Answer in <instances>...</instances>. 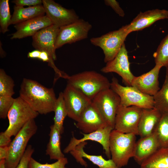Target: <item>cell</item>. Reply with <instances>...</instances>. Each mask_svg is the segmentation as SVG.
I'll use <instances>...</instances> for the list:
<instances>
[{
    "label": "cell",
    "mask_w": 168,
    "mask_h": 168,
    "mask_svg": "<svg viewBox=\"0 0 168 168\" xmlns=\"http://www.w3.org/2000/svg\"><path fill=\"white\" fill-rule=\"evenodd\" d=\"M20 96L39 114L54 112L57 98L53 88H48L36 81L24 78L20 86Z\"/></svg>",
    "instance_id": "obj_1"
},
{
    "label": "cell",
    "mask_w": 168,
    "mask_h": 168,
    "mask_svg": "<svg viewBox=\"0 0 168 168\" xmlns=\"http://www.w3.org/2000/svg\"><path fill=\"white\" fill-rule=\"evenodd\" d=\"M67 85L77 88L92 100L100 92L110 88L108 79L94 71H86L68 76Z\"/></svg>",
    "instance_id": "obj_2"
},
{
    "label": "cell",
    "mask_w": 168,
    "mask_h": 168,
    "mask_svg": "<svg viewBox=\"0 0 168 168\" xmlns=\"http://www.w3.org/2000/svg\"><path fill=\"white\" fill-rule=\"evenodd\" d=\"M136 135L120 132L115 129L111 131L110 139V150L111 159L121 168L126 166L133 157L136 142Z\"/></svg>",
    "instance_id": "obj_3"
},
{
    "label": "cell",
    "mask_w": 168,
    "mask_h": 168,
    "mask_svg": "<svg viewBox=\"0 0 168 168\" xmlns=\"http://www.w3.org/2000/svg\"><path fill=\"white\" fill-rule=\"evenodd\" d=\"M37 126L34 119L28 121L15 136L9 146L6 168H16L27 147L30 139L37 132Z\"/></svg>",
    "instance_id": "obj_4"
},
{
    "label": "cell",
    "mask_w": 168,
    "mask_h": 168,
    "mask_svg": "<svg viewBox=\"0 0 168 168\" xmlns=\"http://www.w3.org/2000/svg\"><path fill=\"white\" fill-rule=\"evenodd\" d=\"M130 33L127 24L118 30L110 31L100 36L92 38L90 41L92 44L102 49L104 55V61L107 63L115 58Z\"/></svg>",
    "instance_id": "obj_5"
},
{
    "label": "cell",
    "mask_w": 168,
    "mask_h": 168,
    "mask_svg": "<svg viewBox=\"0 0 168 168\" xmlns=\"http://www.w3.org/2000/svg\"><path fill=\"white\" fill-rule=\"evenodd\" d=\"M39 114L20 96L15 98L8 114L9 125L4 133L10 138L16 136L28 121Z\"/></svg>",
    "instance_id": "obj_6"
},
{
    "label": "cell",
    "mask_w": 168,
    "mask_h": 168,
    "mask_svg": "<svg viewBox=\"0 0 168 168\" xmlns=\"http://www.w3.org/2000/svg\"><path fill=\"white\" fill-rule=\"evenodd\" d=\"M110 88L120 97V106H134L147 109L154 108L153 96L145 94L132 86H123L115 77L112 79Z\"/></svg>",
    "instance_id": "obj_7"
},
{
    "label": "cell",
    "mask_w": 168,
    "mask_h": 168,
    "mask_svg": "<svg viewBox=\"0 0 168 168\" xmlns=\"http://www.w3.org/2000/svg\"><path fill=\"white\" fill-rule=\"evenodd\" d=\"M107 125L114 129L116 113L120 103L119 95L110 88L101 91L92 100Z\"/></svg>",
    "instance_id": "obj_8"
},
{
    "label": "cell",
    "mask_w": 168,
    "mask_h": 168,
    "mask_svg": "<svg viewBox=\"0 0 168 168\" xmlns=\"http://www.w3.org/2000/svg\"><path fill=\"white\" fill-rule=\"evenodd\" d=\"M92 25L82 19L59 28L55 44L56 49L87 38Z\"/></svg>",
    "instance_id": "obj_9"
},
{
    "label": "cell",
    "mask_w": 168,
    "mask_h": 168,
    "mask_svg": "<svg viewBox=\"0 0 168 168\" xmlns=\"http://www.w3.org/2000/svg\"><path fill=\"white\" fill-rule=\"evenodd\" d=\"M142 109L134 106H119L117 111L114 129L123 133L138 135V125Z\"/></svg>",
    "instance_id": "obj_10"
},
{
    "label": "cell",
    "mask_w": 168,
    "mask_h": 168,
    "mask_svg": "<svg viewBox=\"0 0 168 168\" xmlns=\"http://www.w3.org/2000/svg\"><path fill=\"white\" fill-rule=\"evenodd\" d=\"M63 93L68 116L77 122L92 100L77 88L67 84Z\"/></svg>",
    "instance_id": "obj_11"
},
{
    "label": "cell",
    "mask_w": 168,
    "mask_h": 168,
    "mask_svg": "<svg viewBox=\"0 0 168 168\" xmlns=\"http://www.w3.org/2000/svg\"><path fill=\"white\" fill-rule=\"evenodd\" d=\"M46 15L58 28L73 23L80 18L73 9H68L52 0H43Z\"/></svg>",
    "instance_id": "obj_12"
},
{
    "label": "cell",
    "mask_w": 168,
    "mask_h": 168,
    "mask_svg": "<svg viewBox=\"0 0 168 168\" xmlns=\"http://www.w3.org/2000/svg\"><path fill=\"white\" fill-rule=\"evenodd\" d=\"M106 63L101 69L102 72L116 73L122 77L127 86H131L132 81L135 76L130 70L128 51L124 43L115 58Z\"/></svg>",
    "instance_id": "obj_13"
},
{
    "label": "cell",
    "mask_w": 168,
    "mask_h": 168,
    "mask_svg": "<svg viewBox=\"0 0 168 168\" xmlns=\"http://www.w3.org/2000/svg\"><path fill=\"white\" fill-rule=\"evenodd\" d=\"M59 28L52 25L39 30L32 37V45L36 49L46 52L51 59H56L55 42Z\"/></svg>",
    "instance_id": "obj_14"
},
{
    "label": "cell",
    "mask_w": 168,
    "mask_h": 168,
    "mask_svg": "<svg viewBox=\"0 0 168 168\" xmlns=\"http://www.w3.org/2000/svg\"><path fill=\"white\" fill-rule=\"evenodd\" d=\"M114 129L110 126L107 125L91 133L86 134L82 133L83 136L80 139H77L73 136L63 152L65 153L70 152L81 143L90 140L97 142L101 145L107 157L110 159L111 154L110 150V133Z\"/></svg>",
    "instance_id": "obj_15"
},
{
    "label": "cell",
    "mask_w": 168,
    "mask_h": 168,
    "mask_svg": "<svg viewBox=\"0 0 168 168\" xmlns=\"http://www.w3.org/2000/svg\"><path fill=\"white\" fill-rule=\"evenodd\" d=\"M76 125L83 133L87 134L108 125L92 102L82 112Z\"/></svg>",
    "instance_id": "obj_16"
},
{
    "label": "cell",
    "mask_w": 168,
    "mask_h": 168,
    "mask_svg": "<svg viewBox=\"0 0 168 168\" xmlns=\"http://www.w3.org/2000/svg\"><path fill=\"white\" fill-rule=\"evenodd\" d=\"M162 67L155 65L148 72L138 77L134 76L132 82L131 86L145 94L154 96L160 89L158 77Z\"/></svg>",
    "instance_id": "obj_17"
},
{
    "label": "cell",
    "mask_w": 168,
    "mask_h": 168,
    "mask_svg": "<svg viewBox=\"0 0 168 168\" xmlns=\"http://www.w3.org/2000/svg\"><path fill=\"white\" fill-rule=\"evenodd\" d=\"M52 25L46 15L32 18L14 25L16 31L11 35V39H21L32 37L39 30Z\"/></svg>",
    "instance_id": "obj_18"
},
{
    "label": "cell",
    "mask_w": 168,
    "mask_h": 168,
    "mask_svg": "<svg viewBox=\"0 0 168 168\" xmlns=\"http://www.w3.org/2000/svg\"><path fill=\"white\" fill-rule=\"evenodd\" d=\"M168 19V10L156 9L144 12H140L128 24V28L131 33L141 30L148 27L157 21Z\"/></svg>",
    "instance_id": "obj_19"
},
{
    "label": "cell",
    "mask_w": 168,
    "mask_h": 168,
    "mask_svg": "<svg viewBox=\"0 0 168 168\" xmlns=\"http://www.w3.org/2000/svg\"><path fill=\"white\" fill-rule=\"evenodd\" d=\"M160 148L157 139L153 133L136 141L133 158L140 165L146 160Z\"/></svg>",
    "instance_id": "obj_20"
},
{
    "label": "cell",
    "mask_w": 168,
    "mask_h": 168,
    "mask_svg": "<svg viewBox=\"0 0 168 168\" xmlns=\"http://www.w3.org/2000/svg\"><path fill=\"white\" fill-rule=\"evenodd\" d=\"M162 114L155 108L142 109L138 128V135L143 138L153 133Z\"/></svg>",
    "instance_id": "obj_21"
},
{
    "label": "cell",
    "mask_w": 168,
    "mask_h": 168,
    "mask_svg": "<svg viewBox=\"0 0 168 168\" xmlns=\"http://www.w3.org/2000/svg\"><path fill=\"white\" fill-rule=\"evenodd\" d=\"M87 143L83 142L77 145L75 149L70 153L75 158L77 161L80 164L86 167V162L83 159L85 158L93 164L97 165L99 168H119L111 159L106 160L101 155H90L86 153L83 148Z\"/></svg>",
    "instance_id": "obj_22"
},
{
    "label": "cell",
    "mask_w": 168,
    "mask_h": 168,
    "mask_svg": "<svg viewBox=\"0 0 168 168\" xmlns=\"http://www.w3.org/2000/svg\"><path fill=\"white\" fill-rule=\"evenodd\" d=\"M11 25H16L32 18L45 15V11L42 5L25 8L15 5Z\"/></svg>",
    "instance_id": "obj_23"
},
{
    "label": "cell",
    "mask_w": 168,
    "mask_h": 168,
    "mask_svg": "<svg viewBox=\"0 0 168 168\" xmlns=\"http://www.w3.org/2000/svg\"><path fill=\"white\" fill-rule=\"evenodd\" d=\"M49 139L46 150V154L51 160H58L65 157L61 149V135L59 130L54 124L50 126Z\"/></svg>",
    "instance_id": "obj_24"
},
{
    "label": "cell",
    "mask_w": 168,
    "mask_h": 168,
    "mask_svg": "<svg viewBox=\"0 0 168 168\" xmlns=\"http://www.w3.org/2000/svg\"><path fill=\"white\" fill-rule=\"evenodd\" d=\"M140 168H168V148H160L144 161Z\"/></svg>",
    "instance_id": "obj_25"
},
{
    "label": "cell",
    "mask_w": 168,
    "mask_h": 168,
    "mask_svg": "<svg viewBox=\"0 0 168 168\" xmlns=\"http://www.w3.org/2000/svg\"><path fill=\"white\" fill-rule=\"evenodd\" d=\"M154 108L162 114L168 113V71H166L165 79L161 89L153 96Z\"/></svg>",
    "instance_id": "obj_26"
},
{
    "label": "cell",
    "mask_w": 168,
    "mask_h": 168,
    "mask_svg": "<svg viewBox=\"0 0 168 168\" xmlns=\"http://www.w3.org/2000/svg\"><path fill=\"white\" fill-rule=\"evenodd\" d=\"M153 133L160 148H168V113L162 114Z\"/></svg>",
    "instance_id": "obj_27"
},
{
    "label": "cell",
    "mask_w": 168,
    "mask_h": 168,
    "mask_svg": "<svg viewBox=\"0 0 168 168\" xmlns=\"http://www.w3.org/2000/svg\"><path fill=\"white\" fill-rule=\"evenodd\" d=\"M54 112V125L60 131L62 134L64 132L63 124L65 117L68 116L63 96V92H60L57 98Z\"/></svg>",
    "instance_id": "obj_28"
},
{
    "label": "cell",
    "mask_w": 168,
    "mask_h": 168,
    "mask_svg": "<svg viewBox=\"0 0 168 168\" xmlns=\"http://www.w3.org/2000/svg\"><path fill=\"white\" fill-rule=\"evenodd\" d=\"M153 56L156 65L168 66V34L161 42Z\"/></svg>",
    "instance_id": "obj_29"
},
{
    "label": "cell",
    "mask_w": 168,
    "mask_h": 168,
    "mask_svg": "<svg viewBox=\"0 0 168 168\" xmlns=\"http://www.w3.org/2000/svg\"><path fill=\"white\" fill-rule=\"evenodd\" d=\"M14 81L2 69H0V96H12L15 94Z\"/></svg>",
    "instance_id": "obj_30"
},
{
    "label": "cell",
    "mask_w": 168,
    "mask_h": 168,
    "mask_svg": "<svg viewBox=\"0 0 168 168\" xmlns=\"http://www.w3.org/2000/svg\"><path fill=\"white\" fill-rule=\"evenodd\" d=\"M12 16L11 15L8 0H0V26L3 34L8 31Z\"/></svg>",
    "instance_id": "obj_31"
},
{
    "label": "cell",
    "mask_w": 168,
    "mask_h": 168,
    "mask_svg": "<svg viewBox=\"0 0 168 168\" xmlns=\"http://www.w3.org/2000/svg\"><path fill=\"white\" fill-rule=\"evenodd\" d=\"M68 163V159L65 157L51 164L40 163L31 157L29 161L28 168H67L65 166Z\"/></svg>",
    "instance_id": "obj_32"
},
{
    "label": "cell",
    "mask_w": 168,
    "mask_h": 168,
    "mask_svg": "<svg viewBox=\"0 0 168 168\" xmlns=\"http://www.w3.org/2000/svg\"><path fill=\"white\" fill-rule=\"evenodd\" d=\"M15 99L12 96H0V118L5 119L9 111L14 102Z\"/></svg>",
    "instance_id": "obj_33"
},
{
    "label": "cell",
    "mask_w": 168,
    "mask_h": 168,
    "mask_svg": "<svg viewBox=\"0 0 168 168\" xmlns=\"http://www.w3.org/2000/svg\"><path fill=\"white\" fill-rule=\"evenodd\" d=\"M34 149L31 145H28L19 164L16 168H28L29 164Z\"/></svg>",
    "instance_id": "obj_34"
},
{
    "label": "cell",
    "mask_w": 168,
    "mask_h": 168,
    "mask_svg": "<svg viewBox=\"0 0 168 168\" xmlns=\"http://www.w3.org/2000/svg\"><path fill=\"white\" fill-rule=\"evenodd\" d=\"M105 4L111 7L119 16L123 17L125 15L124 11L120 7L119 3L115 0H105Z\"/></svg>",
    "instance_id": "obj_35"
},
{
    "label": "cell",
    "mask_w": 168,
    "mask_h": 168,
    "mask_svg": "<svg viewBox=\"0 0 168 168\" xmlns=\"http://www.w3.org/2000/svg\"><path fill=\"white\" fill-rule=\"evenodd\" d=\"M15 5L23 7L26 6L29 7L41 5V0H14L12 1Z\"/></svg>",
    "instance_id": "obj_36"
},
{
    "label": "cell",
    "mask_w": 168,
    "mask_h": 168,
    "mask_svg": "<svg viewBox=\"0 0 168 168\" xmlns=\"http://www.w3.org/2000/svg\"><path fill=\"white\" fill-rule=\"evenodd\" d=\"M11 138L6 135L4 132L0 133V147L8 146L11 142Z\"/></svg>",
    "instance_id": "obj_37"
},
{
    "label": "cell",
    "mask_w": 168,
    "mask_h": 168,
    "mask_svg": "<svg viewBox=\"0 0 168 168\" xmlns=\"http://www.w3.org/2000/svg\"><path fill=\"white\" fill-rule=\"evenodd\" d=\"M9 150V146L0 147V160L6 159L7 157Z\"/></svg>",
    "instance_id": "obj_38"
},
{
    "label": "cell",
    "mask_w": 168,
    "mask_h": 168,
    "mask_svg": "<svg viewBox=\"0 0 168 168\" xmlns=\"http://www.w3.org/2000/svg\"><path fill=\"white\" fill-rule=\"evenodd\" d=\"M41 51L36 49L28 53L27 54L28 58L39 59Z\"/></svg>",
    "instance_id": "obj_39"
},
{
    "label": "cell",
    "mask_w": 168,
    "mask_h": 168,
    "mask_svg": "<svg viewBox=\"0 0 168 168\" xmlns=\"http://www.w3.org/2000/svg\"><path fill=\"white\" fill-rule=\"evenodd\" d=\"M5 161V159H2L0 160V168H6Z\"/></svg>",
    "instance_id": "obj_40"
},
{
    "label": "cell",
    "mask_w": 168,
    "mask_h": 168,
    "mask_svg": "<svg viewBox=\"0 0 168 168\" xmlns=\"http://www.w3.org/2000/svg\"><path fill=\"white\" fill-rule=\"evenodd\" d=\"M166 71H168V66L166 68Z\"/></svg>",
    "instance_id": "obj_41"
}]
</instances>
